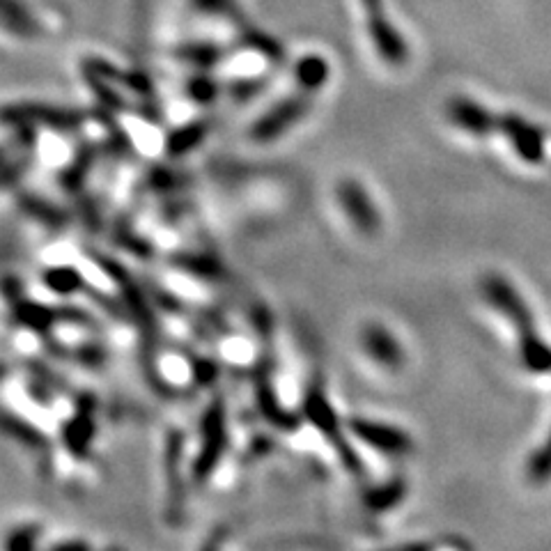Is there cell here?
<instances>
[{
    "label": "cell",
    "mask_w": 551,
    "mask_h": 551,
    "mask_svg": "<svg viewBox=\"0 0 551 551\" xmlns=\"http://www.w3.org/2000/svg\"><path fill=\"white\" fill-rule=\"evenodd\" d=\"M483 292L485 299L499 308L519 331V352H522L524 366L533 372H551V349L535 333V322L524 299L512 290L508 281L494 274L483 281Z\"/></svg>",
    "instance_id": "6da1fadb"
},
{
    "label": "cell",
    "mask_w": 551,
    "mask_h": 551,
    "mask_svg": "<svg viewBox=\"0 0 551 551\" xmlns=\"http://www.w3.org/2000/svg\"><path fill=\"white\" fill-rule=\"evenodd\" d=\"M85 115L79 111H69V108H58L49 104L21 102L0 108V122L7 127H51L56 131H74L81 127Z\"/></svg>",
    "instance_id": "7a4b0ae2"
},
{
    "label": "cell",
    "mask_w": 551,
    "mask_h": 551,
    "mask_svg": "<svg viewBox=\"0 0 551 551\" xmlns=\"http://www.w3.org/2000/svg\"><path fill=\"white\" fill-rule=\"evenodd\" d=\"M304 409H306V416L310 418V423H313L315 428L329 439V444L336 448V453L340 457V462L345 464V469L352 473H361L359 455H356L354 448L345 441L338 418H336V414H333V409L329 407L327 398H324L320 384H310L306 400H304Z\"/></svg>",
    "instance_id": "3957f363"
},
{
    "label": "cell",
    "mask_w": 551,
    "mask_h": 551,
    "mask_svg": "<svg viewBox=\"0 0 551 551\" xmlns=\"http://www.w3.org/2000/svg\"><path fill=\"white\" fill-rule=\"evenodd\" d=\"M361 7L366 12V26L370 30V40L375 44L379 58L391 67L405 65L409 60L407 42L402 40V35L388 21L382 0H361Z\"/></svg>",
    "instance_id": "277c9868"
},
{
    "label": "cell",
    "mask_w": 551,
    "mask_h": 551,
    "mask_svg": "<svg viewBox=\"0 0 551 551\" xmlns=\"http://www.w3.org/2000/svg\"><path fill=\"white\" fill-rule=\"evenodd\" d=\"M310 111V92L301 90L299 95L285 97L271 111L262 115L260 120L253 122L251 138L258 143H274L285 136L294 124H299Z\"/></svg>",
    "instance_id": "5b68a950"
},
{
    "label": "cell",
    "mask_w": 551,
    "mask_h": 551,
    "mask_svg": "<svg viewBox=\"0 0 551 551\" xmlns=\"http://www.w3.org/2000/svg\"><path fill=\"white\" fill-rule=\"evenodd\" d=\"M203 448L193 462V480L205 483L219 467L225 444H228V432H225V407L223 400H214L203 418Z\"/></svg>",
    "instance_id": "8992f818"
},
{
    "label": "cell",
    "mask_w": 551,
    "mask_h": 551,
    "mask_svg": "<svg viewBox=\"0 0 551 551\" xmlns=\"http://www.w3.org/2000/svg\"><path fill=\"white\" fill-rule=\"evenodd\" d=\"M349 430L356 439L382 455L402 457L414 450V441H411L409 434L400 428H393V425L368 421V418H349Z\"/></svg>",
    "instance_id": "52a82bcc"
},
{
    "label": "cell",
    "mask_w": 551,
    "mask_h": 551,
    "mask_svg": "<svg viewBox=\"0 0 551 551\" xmlns=\"http://www.w3.org/2000/svg\"><path fill=\"white\" fill-rule=\"evenodd\" d=\"M338 203L347 214V219L354 223V228L363 235H377L382 228V219L368 191L356 180H343L338 186Z\"/></svg>",
    "instance_id": "ba28073f"
},
{
    "label": "cell",
    "mask_w": 551,
    "mask_h": 551,
    "mask_svg": "<svg viewBox=\"0 0 551 551\" xmlns=\"http://www.w3.org/2000/svg\"><path fill=\"white\" fill-rule=\"evenodd\" d=\"M361 349L372 361L379 363L384 370H400L405 366V352L398 343V338L388 331L384 324L370 322L361 329Z\"/></svg>",
    "instance_id": "9c48e42d"
},
{
    "label": "cell",
    "mask_w": 551,
    "mask_h": 551,
    "mask_svg": "<svg viewBox=\"0 0 551 551\" xmlns=\"http://www.w3.org/2000/svg\"><path fill=\"white\" fill-rule=\"evenodd\" d=\"M14 320H17L21 327L33 329L35 333L49 331L53 324L60 320H72V322H83L85 315L81 310H69V308H46L42 304H35V301H28L23 297L14 299Z\"/></svg>",
    "instance_id": "30bf717a"
},
{
    "label": "cell",
    "mask_w": 551,
    "mask_h": 551,
    "mask_svg": "<svg viewBox=\"0 0 551 551\" xmlns=\"http://www.w3.org/2000/svg\"><path fill=\"white\" fill-rule=\"evenodd\" d=\"M499 131L510 138L519 157L529 161V164H538L545 157V138H542L538 127H533L519 115H503V118H499Z\"/></svg>",
    "instance_id": "8fae6325"
},
{
    "label": "cell",
    "mask_w": 551,
    "mask_h": 551,
    "mask_svg": "<svg viewBox=\"0 0 551 551\" xmlns=\"http://www.w3.org/2000/svg\"><path fill=\"white\" fill-rule=\"evenodd\" d=\"M448 118L473 136H487L499 129V118H494L485 106L464 97H457L448 104Z\"/></svg>",
    "instance_id": "7c38bea8"
},
{
    "label": "cell",
    "mask_w": 551,
    "mask_h": 551,
    "mask_svg": "<svg viewBox=\"0 0 551 551\" xmlns=\"http://www.w3.org/2000/svg\"><path fill=\"white\" fill-rule=\"evenodd\" d=\"M92 434H95V400L83 398L79 402V411H76L72 421H69L65 428V444L69 448V453H88Z\"/></svg>",
    "instance_id": "4fadbf2b"
},
{
    "label": "cell",
    "mask_w": 551,
    "mask_h": 551,
    "mask_svg": "<svg viewBox=\"0 0 551 551\" xmlns=\"http://www.w3.org/2000/svg\"><path fill=\"white\" fill-rule=\"evenodd\" d=\"M0 26L23 40H33L40 33L35 17L21 0H0Z\"/></svg>",
    "instance_id": "5bb4252c"
},
{
    "label": "cell",
    "mask_w": 551,
    "mask_h": 551,
    "mask_svg": "<svg viewBox=\"0 0 551 551\" xmlns=\"http://www.w3.org/2000/svg\"><path fill=\"white\" fill-rule=\"evenodd\" d=\"M329 79V65L320 56H308L297 65V83L301 90L313 95Z\"/></svg>",
    "instance_id": "9a60e30c"
},
{
    "label": "cell",
    "mask_w": 551,
    "mask_h": 551,
    "mask_svg": "<svg viewBox=\"0 0 551 551\" xmlns=\"http://www.w3.org/2000/svg\"><path fill=\"white\" fill-rule=\"evenodd\" d=\"M0 428H3L10 437L19 439L21 444H26L30 448H46L49 446V439L44 437L40 430H35L33 425H28L26 421H21V418L12 416V414H0Z\"/></svg>",
    "instance_id": "2e32d148"
},
{
    "label": "cell",
    "mask_w": 551,
    "mask_h": 551,
    "mask_svg": "<svg viewBox=\"0 0 551 551\" xmlns=\"http://www.w3.org/2000/svg\"><path fill=\"white\" fill-rule=\"evenodd\" d=\"M207 124L205 122H193L189 127H182L173 131L168 136V152L173 157H182V154L191 152L198 143H203V138L207 136Z\"/></svg>",
    "instance_id": "e0dca14e"
},
{
    "label": "cell",
    "mask_w": 551,
    "mask_h": 551,
    "mask_svg": "<svg viewBox=\"0 0 551 551\" xmlns=\"http://www.w3.org/2000/svg\"><path fill=\"white\" fill-rule=\"evenodd\" d=\"M44 283L56 294H74L83 287V278L74 267H51L44 271Z\"/></svg>",
    "instance_id": "ac0fdd59"
},
{
    "label": "cell",
    "mask_w": 551,
    "mask_h": 551,
    "mask_svg": "<svg viewBox=\"0 0 551 551\" xmlns=\"http://www.w3.org/2000/svg\"><path fill=\"white\" fill-rule=\"evenodd\" d=\"M21 207H23V212L35 216L37 221L51 225V228H62V225H65V214H62L58 207H51L42 198L21 196Z\"/></svg>",
    "instance_id": "d6986e66"
},
{
    "label": "cell",
    "mask_w": 551,
    "mask_h": 551,
    "mask_svg": "<svg viewBox=\"0 0 551 551\" xmlns=\"http://www.w3.org/2000/svg\"><path fill=\"white\" fill-rule=\"evenodd\" d=\"M405 492H407V485L402 483V480H395V483L382 485V487H377L375 492H370L368 506L372 510H388V508H393L395 503L402 499V496H405Z\"/></svg>",
    "instance_id": "ffe728a7"
},
{
    "label": "cell",
    "mask_w": 551,
    "mask_h": 551,
    "mask_svg": "<svg viewBox=\"0 0 551 551\" xmlns=\"http://www.w3.org/2000/svg\"><path fill=\"white\" fill-rule=\"evenodd\" d=\"M40 535H42L40 526H35V524L19 526V529H14L10 535H7L5 549H10V551L35 549L37 542H40Z\"/></svg>",
    "instance_id": "44dd1931"
},
{
    "label": "cell",
    "mask_w": 551,
    "mask_h": 551,
    "mask_svg": "<svg viewBox=\"0 0 551 551\" xmlns=\"http://www.w3.org/2000/svg\"><path fill=\"white\" fill-rule=\"evenodd\" d=\"M184 60L193 62V65L198 67H212L219 62L223 56H221V49L219 46H212V44H196V46H184V49L180 51Z\"/></svg>",
    "instance_id": "7402d4cb"
},
{
    "label": "cell",
    "mask_w": 551,
    "mask_h": 551,
    "mask_svg": "<svg viewBox=\"0 0 551 551\" xmlns=\"http://www.w3.org/2000/svg\"><path fill=\"white\" fill-rule=\"evenodd\" d=\"M549 476H551V434H549L547 444L542 446L529 462V480H531V483L540 485V483H545V480H549Z\"/></svg>",
    "instance_id": "603a6c76"
},
{
    "label": "cell",
    "mask_w": 551,
    "mask_h": 551,
    "mask_svg": "<svg viewBox=\"0 0 551 551\" xmlns=\"http://www.w3.org/2000/svg\"><path fill=\"white\" fill-rule=\"evenodd\" d=\"M191 97L196 99L200 104H209L212 99L219 95V90H216V85L207 79V76H198L196 81H191Z\"/></svg>",
    "instance_id": "cb8c5ba5"
},
{
    "label": "cell",
    "mask_w": 551,
    "mask_h": 551,
    "mask_svg": "<svg viewBox=\"0 0 551 551\" xmlns=\"http://www.w3.org/2000/svg\"><path fill=\"white\" fill-rule=\"evenodd\" d=\"M53 549H88V545H85V542H76V540H69V542H62V545H56Z\"/></svg>",
    "instance_id": "d4e9b609"
},
{
    "label": "cell",
    "mask_w": 551,
    "mask_h": 551,
    "mask_svg": "<svg viewBox=\"0 0 551 551\" xmlns=\"http://www.w3.org/2000/svg\"><path fill=\"white\" fill-rule=\"evenodd\" d=\"M7 375V368L3 366V363H0V379H3Z\"/></svg>",
    "instance_id": "484cf974"
}]
</instances>
